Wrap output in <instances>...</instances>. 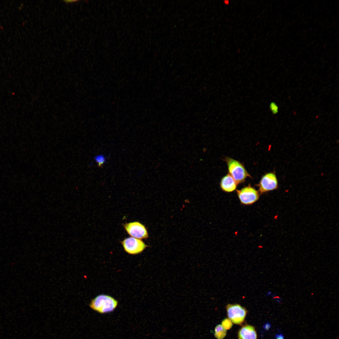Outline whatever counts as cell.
<instances>
[{"label":"cell","mask_w":339,"mask_h":339,"mask_svg":"<svg viewBox=\"0 0 339 339\" xmlns=\"http://www.w3.org/2000/svg\"><path fill=\"white\" fill-rule=\"evenodd\" d=\"M220 185L223 191L231 192L236 189L238 184L233 177L228 174L222 178Z\"/></svg>","instance_id":"ba28073f"},{"label":"cell","mask_w":339,"mask_h":339,"mask_svg":"<svg viewBox=\"0 0 339 339\" xmlns=\"http://www.w3.org/2000/svg\"><path fill=\"white\" fill-rule=\"evenodd\" d=\"M238 337V339H257V334L253 326L245 325L239 330Z\"/></svg>","instance_id":"9c48e42d"},{"label":"cell","mask_w":339,"mask_h":339,"mask_svg":"<svg viewBox=\"0 0 339 339\" xmlns=\"http://www.w3.org/2000/svg\"><path fill=\"white\" fill-rule=\"evenodd\" d=\"M227 315L234 324L241 325L244 321L247 311L238 304H228L226 306Z\"/></svg>","instance_id":"3957f363"},{"label":"cell","mask_w":339,"mask_h":339,"mask_svg":"<svg viewBox=\"0 0 339 339\" xmlns=\"http://www.w3.org/2000/svg\"><path fill=\"white\" fill-rule=\"evenodd\" d=\"M271 325L268 322L266 323L263 326V328L266 331H268L271 328Z\"/></svg>","instance_id":"5bb4252c"},{"label":"cell","mask_w":339,"mask_h":339,"mask_svg":"<svg viewBox=\"0 0 339 339\" xmlns=\"http://www.w3.org/2000/svg\"><path fill=\"white\" fill-rule=\"evenodd\" d=\"M226 330L221 325H218L215 327L214 336L217 339H223L226 336Z\"/></svg>","instance_id":"30bf717a"},{"label":"cell","mask_w":339,"mask_h":339,"mask_svg":"<svg viewBox=\"0 0 339 339\" xmlns=\"http://www.w3.org/2000/svg\"><path fill=\"white\" fill-rule=\"evenodd\" d=\"M121 243L124 250L132 255L140 254L148 246L142 239L132 237L124 239Z\"/></svg>","instance_id":"277c9868"},{"label":"cell","mask_w":339,"mask_h":339,"mask_svg":"<svg viewBox=\"0 0 339 339\" xmlns=\"http://www.w3.org/2000/svg\"><path fill=\"white\" fill-rule=\"evenodd\" d=\"M275 339H284L283 335L281 333L276 334L275 335Z\"/></svg>","instance_id":"9a60e30c"},{"label":"cell","mask_w":339,"mask_h":339,"mask_svg":"<svg viewBox=\"0 0 339 339\" xmlns=\"http://www.w3.org/2000/svg\"><path fill=\"white\" fill-rule=\"evenodd\" d=\"M224 160L227 164L229 174L238 185L244 182L248 177L252 178L243 164L239 161L227 157Z\"/></svg>","instance_id":"7a4b0ae2"},{"label":"cell","mask_w":339,"mask_h":339,"mask_svg":"<svg viewBox=\"0 0 339 339\" xmlns=\"http://www.w3.org/2000/svg\"><path fill=\"white\" fill-rule=\"evenodd\" d=\"M123 227L127 233L131 237L140 239H147L148 234L145 226L138 221L126 223Z\"/></svg>","instance_id":"52a82bcc"},{"label":"cell","mask_w":339,"mask_h":339,"mask_svg":"<svg viewBox=\"0 0 339 339\" xmlns=\"http://www.w3.org/2000/svg\"><path fill=\"white\" fill-rule=\"evenodd\" d=\"M118 304V301L111 296L100 294L91 300L89 306L93 310L104 314L113 312Z\"/></svg>","instance_id":"6da1fadb"},{"label":"cell","mask_w":339,"mask_h":339,"mask_svg":"<svg viewBox=\"0 0 339 339\" xmlns=\"http://www.w3.org/2000/svg\"><path fill=\"white\" fill-rule=\"evenodd\" d=\"M94 159L98 167H102L106 162L105 156L102 154L97 155L94 157Z\"/></svg>","instance_id":"8fae6325"},{"label":"cell","mask_w":339,"mask_h":339,"mask_svg":"<svg viewBox=\"0 0 339 339\" xmlns=\"http://www.w3.org/2000/svg\"><path fill=\"white\" fill-rule=\"evenodd\" d=\"M256 185L260 194L277 189L278 187V182L275 173L270 172L264 174Z\"/></svg>","instance_id":"5b68a950"},{"label":"cell","mask_w":339,"mask_h":339,"mask_svg":"<svg viewBox=\"0 0 339 339\" xmlns=\"http://www.w3.org/2000/svg\"><path fill=\"white\" fill-rule=\"evenodd\" d=\"M236 191L241 203L244 205L252 204L259 198V192L250 185Z\"/></svg>","instance_id":"8992f818"},{"label":"cell","mask_w":339,"mask_h":339,"mask_svg":"<svg viewBox=\"0 0 339 339\" xmlns=\"http://www.w3.org/2000/svg\"><path fill=\"white\" fill-rule=\"evenodd\" d=\"M232 323L229 318H225L222 321L221 326L225 330H228L231 328L233 325Z\"/></svg>","instance_id":"7c38bea8"},{"label":"cell","mask_w":339,"mask_h":339,"mask_svg":"<svg viewBox=\"0 0 339 339\" xmlns=\"http://www.w3.org/2000/svg\"><path fill=\"white\" fill-rule=\"evenodd\" d=\"M270 109L271 111L274 114L277 113L278 112V106L274 102H272L271 103L270 105Z\"/></svg>","instance_id":"4fadbf2b"}]
</instances>
